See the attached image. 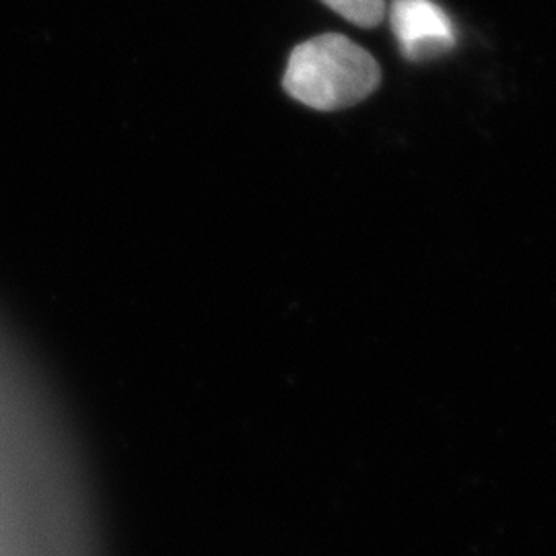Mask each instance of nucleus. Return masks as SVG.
<instances>
[{"label":"nucleus","instance_id":"obj_3","mask_svg":"<svg viewBox=\"0 0 556 556\" xmlns=\"http://www.w3.org/2000/svg\"><path fill=\"white\" fill-rule=\"evenodd\" d=\"M340 17H344L358 27L371 29L378 27L386 15V0H321Z\"/></svg>","mask_w":556,"mask_h":556},{"label":"nucleus","instance_id":"obj_1","mask_svg":"<svg viewBox=\"0 0 556 556\" xmlns=\"http://www.w3.org/2000/svg\"><path fill=\"white\" fill-rule=\"evenodd\" d=\"M379 80L378 62L365 48L344 36L326 34L291 52L282 85L303 105L334 112L369 98Z\"/></svg>","mask_w":556,"mask_h":556},{"label":"nucleus","instance_id":"obj_2","mask_svg":"<svg viewBox=\"0 0 556 556\" xmlns=\"http://www.w3.org/2000/svg\"><path fill=\"white\" fill-rule=\"evenodd\" d=\"M390 21L404 59H439L456 46L450 15L433 0H394Z\"/></svg>","mask_w":556,"mask_h":556}]
</instances>
